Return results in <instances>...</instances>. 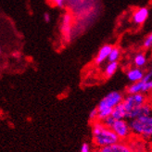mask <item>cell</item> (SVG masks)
Listing matches in <instances>:
<instances>
[{
  "mask_svg": "<svg viewBox=\"0 0 152 152\" xmlns=\"http://www.w3.org/2000/svg\"><path fill=\"white\" fill-rule=\"evenodd\" d=\"M112 48V45L110 44L104 45L100 48V49L98 50L97 54L95 58L94 62L96 65H101L103 62H105V60L108 59V57L110 53V50Z\"/></svg>",
  "mask_w": 152,
  "mask_h": 152,
  "instance_id": "cell-9",
  "label": "cell"
},
{
  "mask_svg": "<svg viewBox=\"0 0 152 152\" xmlns=\"http://www.w3.org/2000/svg\"><path fill=\"white\" fill-rule=\"evenodd\" d=\"M149 73H150V74H151V75H152V70H151V71H150V72H149Z\"/></svg>",
  "mask_w": 152,
  "mask_h": 152,
  "instance_id": "cell-21",
  "label": "cell"
},
{
  "mask_svg": "<svg viewBox=\"0 0 152 152\" xmlns=\"http://www.w3.org/2000/svg\"><path fill=\"white\" fill-rule=\"evenodd\" d=\"M110 128H111V130L117 134L120 140L127 139L132 134L130 125H129V121H127L125 119L114 120Z\"/></svg>",
  "mask_w": 152,
  "mask_h": 152,
  "instance_id": "cell-5",
  "label": "cell"
},
{
  "mask_svg": "<svg viewBox=\"0 0 152 152\" xmlns=\"http://www.w3.org/2000/svg\"><path fill=\"white\" fill-rule=\"evenodd\" d=\"M89 120L91 121H97V110H96V108L93 109L92 110L90 111V113H89Z\"/></svg>",
  "mask_w": 152,
  "mask_h": 152,
  "instance_id": "cell-17",
  "label": "cell"
},
{
  "mask_svg": "<svg viewBox=\"0 0 152 152\" xmlns=\"http://www.w3.org/2000/svg\"><path fill=\"white\" fill-rule=\"evenodd\" d=\"M0 53H1V50H0Z\"/></svg>",
  "mask_w": 152,
  "mask_h": 152,
  "instance_id": "cell-22",
  "label": "cell"
},
{
  "mask_svg": "<svg viewBox=\"0 0 152 152\" xmlns=\"http://www.w3.org/2000/svg\"><path fill=\"white\" fill-rule=\"evenodd\" d=\"M150 113H152V106L147 102L146 104L140 106L139 108L134 109L132 111L128 112L127 115H126V119L132 120V119H135V118H138L141 116L148 115V114H150Z\"/></svg>",
  "mask_w": 152,
  "mask_h": 152,
  "instance_id": "cell-7",
  "label": "cell"
},
{
  "mask_svg": "<svg viewBox=\"0 0 152 152\" xmlns=\"http://www.w3.org/2000/svg\"><path fill=\"white\" fill-rule=\"evenodd\" d=\"M92 125V136L94 145L100 148L110 146L114 143L120 141L117 134L114 133L111 128L106 126L102 121H95Z\"/></svg>",
  "mask_w": 152,
  "mask_h": 152,
  "instance_id": "cell-1",
  "label": "cell"
},
{
  "mask_svg": "<svg viewBox=\"0 0 152 152\" xmlns=\"http://www.w3.org/2000/svg\"><path fill=\"white\" fill-rule=\"evenodd\" d=\"M110 116L114 120H121V119H126V110L124 107L123 103H120L117 106H115L111 111Z\"/></svg>",
  "mask_w": 152,
  "mask_h": 152,
  "instance_id": "cell-11",
  "label": "cell"
},
{
  "mask_svg": "<svg viewBox=\"0 0 152 152\" xmlns=\"http://www.w3.org/2000/svg\"><path fill=\"white\" fill-rule=\"evenodd\" d=\"M148 14L149 12H148V7H138V9H136L133 13V16H132L133 21L135 24L141 25L148 20Z\"/></svg>",
  "mask_w": 152,
  "mask_h": 152,
  "instance_id": "cell-8",
  "label": "cell"
},
{
  "mask_svg": "<svg viewBox=\"0 0 152 152\" xmlns=\"http://www.w3.org/2000/svg\"><path fill=\"white\" fill-rule=\"evenodd\" d=\"M65 1L66 0H52V2L58 7H63L65 5Z\"/></svg>",
  "mask_w": 152,
  "mask_h": 152,
  "instance_id": "cell-19",
  "label": "cell"
},
{
  "mask_svg": "<svg viewBox=\"0 0 152 152\" xmlns=\"http://www.w3.org/2000/svg\"><path fill=\"white\" fill-rule=\"evenodd\" d=\"M121 57V50L118 47H112L111 50H110V53L108 57V60L109 62H111V61H118L119 58Z\"/></svg>",
  "mask_w": 152,
  "mask_h": 152,
  "instance_id": "cell-14",
  "label": "cell"
},
{
  "mask_svg": "<svg viewBox=\"0 0 152 152\" xmlns=\"http://www.w3.org/2000/svg\"><path fill=\"white\" fill-rule=\"evenodd\" d=\"M80 152H91V148L89 146V144L88 143H83L82 145V147H81Z\"/></svg>",
  "mask_w": 152,
  "mask_h": 152,
  "instance_id": "cell-18",
  "label": "cell"
},
{
  "mask_svg": "<svg viewBox=\"0 0 152 152\" xmlns=\"http://www.w3.org/2000/svg\"><path fill=\"white\" fill-rule=\"evenodd\" d=\"M96 152H97V151H96Z\"/></svg>",
  "mask_w": 152,
  "mask_h": 152,
  "instance_id": "cell-23",
  "label": "cell"
},
{
  "mask_svg": "<svg viewBox=\"0 0 152 152\" xmlns=\"http://www.w3.org/2000/svg\"><path fill=\"white\" fill-rule=\"evenodd\" d=\"M126 76L131 83H135L143 79V77L145 76V72H144V71L141 68L134 67V68H130L126 72Z\"/></svg>",
  "mask_w": 152,
  "mask_h": 152,
  "instance_id": "cell-10",
  "label": "cell"
},
{
  "mask_svg": "<svg viewBox=\"0 0 152 152\" xmlns=\"http://www.w3.org/2000/svg\"><path fill=\"white\" fill-rule=\"evenodd\" d=\"M124 99V95L119 91H112L106 95L98 103L97 110H112V109L120 104Z\"/></svg>",
  "mask_w": 152,
  "mask_h": 152,
  "instance_id": "cell-3",
  "label": "cell"
},
{
  "mask_svg": "<svg viewBox=\"0 0 152 152\" xmlns=\"http://www.w3.org/2000/svg\"><path fill=\"white\" fill-rule=\"evenodd\" d=\"M143 47L146 49L148 48H152V33L146 38L143 42Z\"/></svg>",
  "mask_w": 152,
  "mask_h": 152,
  "instance_id": "cell-16",
  "label": "cell"
},
{
  "mask_svg": "<svg viewBox=\"0 0 152 152\" xmlns=\"http://www.w3.org/2000/svg\"><path fill=\"white\" fill-rule=\"evenodd\" d=\"M44 20L47 22V23H48V22H50L51 20V17H50V15L49 13H45L44 14Z\"/></svg>",
  "mask_w": 152,
  "mask_h": 152,
  "instance_id": "cell-20",
  "label": "cell"
},
{
  "mask_svg": "<svg viewBox=\"0 0 152 152\" xmlns=\"http://www.w3.org/2000/svg\"><path fill=\"white\" fill-rule=\"evenodd\" d=\"M148 102L147 96L143 93L137 94H127V96H124V99L121 101L124 107L126 110V115L128 112L132 111L134 109L139 108L140 106L146 104Z\"/></svg>",
  "mask_w": 152,
  "mask_h": 152,
  "instance_id": "cell-4",
  "label": "cell"
},
{
  "mask_svg": "<svg viewBox=\"0 0 152 152\" xmlns=\"http://www.w3.org/2000/svg\"><path fill=\"white\" fill-rule=\"evenodd\" d=\"M148 61L147 59V56L145 53L143 52H139L137 53L134 57V66L135 67H138V68H141L143 66H145L146 63Z\"/></svg>",
  "mask_w": 152,
  "mask_h": 152,
  "instance_id": "cell-13",
  "label": "cell"
},
{
  "mask_svg": "<svg viewBox=\"0 0 152 152\" xmlns=\"http://www.w3.org/2000/svg\"><path fill=\"white\" fill-rule=\"evenodd\" d=\"M97 152H134L132 148L127 143L123 142L121 140L114 143L110 146L100 148L96 150Z\"/></svg>",
  "mask_w": 152,
  "mask_h": 152,
  "instance_id": "cell-6",
  "label": "cell"
},
{
  "mask_svg": "<svg viewBox=\"0 0 152 152\" xmlns=\"http://www.w3.org/2000/svg\"><path fill=\"white\" fill-rule=\"evenodd\" d=\"M72 22V17L69 14H65L62 19V25H61V31L62 32H68V29L70 28Z\"/></svg>",
  "mask_w": 152,
  "mask_h": 152,
  "instance_id": "cell-15",
  "label": "cell"
},
{
  "mask_svg": "<svg viewBox=\"0 0 152 152\" xmlns=\"http://www.w3.org/2000/svg\"><path fill=\"white\" fill-rule=\"evenodd\" d=\"M129 125L132 134L145 138H152V113L130 120Z\"/></svg>",
  "mask_w": 152,
  "mask_h": 152,
  "instance_id": "cell-2",
  "label": "cell"
},
{
  "mask_svg": "<svg viewBox=\"0 0 152 152\" xmlns=\"http://www.w3.org/2000/svg\"><path fill=\"white\" fill-rule=\"evenodd\" d=\"M119 68V63L118 61H111V62H109L106 66L105 70H104V74L107 78H110L111 77L112 75H114L118 70Z\"/></svg>",
  "mask_w": 152,
  "mask_h": 152,
  "instance_id": "cell-12",
  "label": "cell"
}]
</instances>
